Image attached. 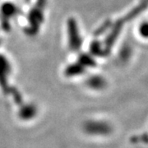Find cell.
<instances>
[{"mask_svg": "<svg viewBox=\"0 0 148 148\" xmlns=\"http://www.w3.org/2000/svg\"><path fill=\"white\" fill-rule=\"evenodd\" d=\"M18 12V9L16 6L13 5L12 3H5L4 5H3L2 8V13L4 16V17H11L16 15Z\"/></svg>", "mask_w": 148, "mask_h": 148, "instance_id": "cell-4", "label": "cell"}, {"mask_svg": "<svg viewBox=\"0 0 148 148\" xmlns=\"http://www.w3.org/2000/svg\"><path fill=\"white\" fill-rule=\"evenodd\" d=\"M90 50H91V52L94 53V54H97V55H100V54L101 55L102 54L101 51L103 52V50L101 49L100 43L97 42V41H95V42L92 43L91 47H90Z\"/></svg>", "mask_w": 148, "mask_h": 148, "instance_id": "cell-9", "label": "cell"}, {"mask_svg": "<svg viewBox=\"0 0 148 148\" xmlns=\"http://www.w3.org/2000/svg\"><path fill=\"white\" fill-rule=\"evenodd\" d=\"M69 32L70 35V47L73 50H78L82 45V40L77 22L74 19L69 21Z\"/></svg>", "mask_w": 148, "mask_h": 148, "instance_id": "cell-1", "label": "cell"}, {"mask_svg": "<svg viewBox=\"0 0 148 148\" xmlns=\"http://www.w3.org/2000/svg\"><path fill=\"white\" fill-rule=\"evenodd\" d=\"M139 35L144 39H148V21H144L140 24L138 28Z\"/></svg>", "mask_w": 148, "mask_h": 148, "instance_id": "cell-8", "label": "cell"}, {"mask_svg": "<svg viewBox=\"0 0 148 148\" xmlns=\"http://www.w3.org/2000/svg\"><path fill=\"white\" fill-rule=\"evenodd\" d=\"M37 114V108L36 106L28 104L21 106L18 111V117L23 121H29L34 119Z\"/></svg>", "mask_w": 148, "mask_h": 148, "instance_id": "cell-2", "label": "cell"}, {"mask_svg": "<svg viewBox=\"0 0 148 148\" xmlns=\"http://www.w3.org/2000/svg\"><path fill=\"white\" fill-rule=\"evenodd\" d=\"M79 62L83 67H86V66L92 67L95 65V62L93 61V59L89 57L88 55H86V54H82L80 56Z\"/></svg>", "mask_w": 148, "mask_h": 148, "instance_id": "cell-7", "label": "cell"}, {"mask_svg": "<svg viewBox=\"0 0 148 148\" xmlns=\"http://www.w3.org/2000/svg\"><path fill=\"white\" fill-rule=\"evenodd\" d=\"M88 86H90V87L94 88V89H99L102 88V86H104V80L100 77H92L90 79L88 80Z\"/></svg>", "mask_w": 148, "mask_h": 148, "instance_id": "cell-6", "label": "cell"}, {"mask_svg": "<svg viewBox=\"0 0 148 148\" xmlns=\"http://www.w3.org/2000/svg\"><path fill=\"white\" fill-rule=\"evenodd\" d=\"M10 67L4 57H0V86L5 91L8 90L7 86V76L9 74Z\"/></svg>", "mask_w": 148, "mask_h": 148, "instance_id": "cell-3", "label": "cell"}, {"mask_svg": "<svg viewBox=\"0 0 148 148\" xmlns=\"http://www.w3.org/2000/svg\"><path fill=\"white\" fill-rule=\"evenodd\" d=\"M84 68L81 64H73L69 66L66 70V74L68 76H77L81 73H83L84 72Z\"/></svg>", "mask_w": 148, "mask_h": 148, "instance_id": "cell-5", "label": "cell"}]
</instances>
